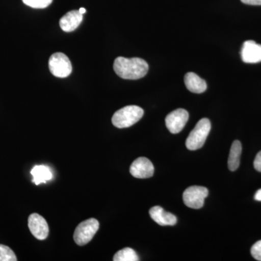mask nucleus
<instances>
[{"label":"nucleus","instance_id":"a211bd4d","mask_svg":"<svg viewBox=\"0 0 261 261\" xmlns=\"http://www.w3.org/2000/svg\"><path fill=\"white\" fill-rule=\"evenodd\" d=\"M24 4L36 9L47 8L53 3V0H22Z\"/></svg>","mask_w":261,"mask_h":261},{"label":"nucleus","instance_id":"6e6552de","mask_svg":"<svg viewBox=\"0 0 261 261\" xmlns=\"http://www.w3.org/2000/svg\"><path fill=\"white\" fill-rule=\"evenodd\" d=\"M28 226L34 238L44 240L49 234V226L46 220L37 214H32L29 217Z\"/></svg>","mask_w":261,"mask_h":261},{"label":"nucleus","instance_id":"39448f33","mask_svg":"<svg viewBox=\"0 0 261 261\" xmlns=\"http://www.w3.org/2000/svg\"><path fill=\"white\" fill-rule=\"evenodd\" d=\"M49 68L51 74L58 78L68 77L72 72L69 58L61 53H55L49 58Z\"/></svg>","mask_w":261,"mask_h":261},{"label":"nucleus","instance_id":"5701e85b","mask_svg":"<svg viewBox=\"0 0 261 261\" xmlns=\"http://www.w3.org/2000/svg\"><path fill=\"white\" fill-rule=\"evenodd\" d=\"M79 11L81 13H82V15L84 14V13L87 12V10H86L85 8H81L80 10H79Z\"/></svg>","mask_w":261,"mask_h":261},{"label":"nucleus","instance_id":"0eeeda50","mask_svg":"<svg viewBox=\"0 0 261 261\" xmlns=\"http://www.w3.org/2000/svg\"><path fill=\"white\" fill-rule=\"evenodd\" d=\"M189 113L186 110L179 109L173 111L170 113L166 116V124L168 130L171 133L176 134L179 133L182 129L185 128V125L188 121Z\"/></svg>","mask_w":261,"mask_h":261},{"label":"nucleus","instance_id":"1a4fd4ad","mask_svg":"<svg viewBox=\"0 0 261 261\" xmlns=\"http://www.w3.org/2000/svg\"><path fill=\"white\" fill-rule=\"evenodd\" d=\"M154 166L147 158L141 157L136 159L130 167V173L134 177L147 178L154 174Z\"/></svg>","mask_w":261,"mask_h":261},{"label":"nucleus","instance_id":"7ed1b4c3","mask_svg":"<svg viewBox=\"0 0 261 261\" xmlns=\"http://www.w3.org/2000/svg\"><path fill=\"white\" fill-rule=\"evenodd\" d=\"M211 121L207 118H202L190 132L186 140V147L190 150L201 148L205 144L206 139L210 133Z\"/></svg>","mask_w":261,"mask_h":261},{"label":"nucleus","instance_id":"4468645a","mask_svg":"<svg viewBox=\"0 0 261 261\" xmlns=\"http://www.w3.org/2000/svg\"><path fill=\"white\" fill-rule=\"evenodd\" d=\"M31 173L33 176V182L36 185H40V184L46 183L53 178V172H51L50 168L44 165L40 166H35Z\"/></svg>","mask_w":261,"mask_h":261},{"label":"nucleus","instance_id":"dca6fc26","mask_svg":"<svg viewBox=\"0 0 261 261\" xmlns=\"http://www.w3.org/2000/svg\"><path fill=\"white\" fill-rule=\"evenodd\" d=\"M113 260L138 261L140 260V257L133 249L130 248V247H126V248L119 250L115 254Z\"/></svg>","mask_w":261,"mask_h":261},{"label":"nucleus","instance_id":"6ab92c4d","mask_svg":"<svg viewBox=\"0 0 261 261\" xmlns=\"http://www.w3.org/2000/svg\"><path fill=\"white\" fill-rule=\"evenodd\" d=\"M250 252H251L252 256L255 260L261 261V240L252 245Z\"/></svg>","mask_w":261,"mask_h":261},{"label":"nucleus","instance_id":"20e7f679","mask_svg":"<svg viewBox=\"0 0 261 261\" xmlns=\"http://www.w3.org/2000/svg\"><path fill=\"white\" fill-rule=\"evenodd\" d=\"M99 221L97 219H89L78 225L75 229L73 240L80 246L88 244L99 229Z\"/></svg>","mask_w":261,"mask_h":261},{"label":"nucleus","instance_id":"2eb2a0df","mask_svg":"<svg viewBox=\"0 0 261 261\" xmlns=\"http://www.w3.org/2000/svg\"><path fill=\"white\" fill-rule=\"evenodd\" d=\"M242 153L241 142L235 140L231 145L230 149L229 156L228 159V169L231 171H236L240 164V156Z\"/></svg>","mask_w":261,"mask_h":261},{"label":"nucleus","instance_id":"ddd939ff","mask_svg":"<svg viewBox=\"0 0 261 261\" xmlns=\"http://www.w3.org/2000/svg\"><path fill=\"white\" fill-rule=\"evenodd\" d=\"M185 83L187 88L192 93H203L207 89V84L205 81L201 79L193 72H189L185 75Z\"/></svg>","mask_w":261,"mask_h":261},{"label":"nucleus","instance_id":"f3484780","mask_svg":"<svg viewBox=\"0 0 261 261\" xmlns=\"http://www.w3.org/2000/svg\"><path fill=\"white\" fill-rule=\"evenodd\" d=\"M15 252L9 247L0 245V261H16Z\"/></svg>","mask_w":261,"mask_h":261},{"label":"nucleus","instance_id":"9b49d317","mask_svg":"<svg viewBox=\"0 0 261 261\" xmlns=\"http://www.w3.org/2000/svg\"><path fill=\"white\" fill-rule=\"evenodd\" d=\"M83 20V15L79 10L68 12L60 20V27L65 32H71L75 30Z\"/></svg>","mask_w":261,"mask_h":261},{"label":"nucleus","instance_id":"423d86ee","mask_svg":"<svg viewBox=\"0 0 261 261\" xmlns=\"http://www.w3.org/2000/svg\"><path fill=\"white\" fill-rule=\"evenodd\" d=\"M208 195L206 187L192 186L186 189L183 194L185 205L190 208L200 209L204 205L205 199Z\"/></svg>","mask_w":261,"mask_h":261},{"label":"nucleus","instance_id":"aec40b11","mask_svg":"<svg viewBox=\"0 0 261 261\" xmlns=\"http://www.w3.org/2000/svg\"><path fill=\"white\" fill-rule=\"evenodd\" d=\"M254 168L256 171L261 172V151L257 154L254 161Z\"/></svg>","mask_w":261,"mask_h":261},{"label":"nucleus","instance_id":"f8f14e48","mask_svg":"<svg viewBox=\"0 0 261 261\" xmlns=\"http://www.w3.org/2000/svg\"><path fill=\"white\" fill-rule=\"evenodd\" d=\"M150 217L161 226H173L177 222L176 216L166 212L161 206H154L149 210Z\"/></svg>","mask_w":261,"mask_h":261},{"label":"nucleus","instance_id":"f257e3e1","mask_svg":"<svg viewBox=\"0 0 261 261\" xmlns=\"http://www.w3.org/2000/svg\"><path fill=\"white\" fill-rule=\"evenodd\" d=\"M113 68L116 74L123 80H137L145 76L149 65L141 58L118 57L115 60Z\"/></svg>","mask_w":261,"mask_h":261},{"label":"nucleus","instance_id":"f03ea898","mask_svg":"<svg viewBox=\"0 0 261 261\" xmlns=\"http://www.w3.org/2000/svg\"><path fill=\"white\" fill-rule=\"evenodd\" d=\"M143 115V109L139 106H126L114 113L112 123L118 128H128L140 121Z\"/></svg>","mask_w":261,"mask_h":261},{"label":"nucleus","instance_id":"412c9836","mask_svg":"<svg viewBox=\"0 0 261 261\" xmlns=\"http://www.w3.org/2000/svg\"><path fill=\"white\" fill-rule=\"evenodd\" d=\"M244 4L250 5H261V0H241Z\"/></svg>","mask_w":261,"mask_h":261},{"label":"nucleus","instance_id":"4be33fe9","mask_svg":"<svg viewBox=\"0 0 261 261\" xmlns=\"http://www.w3.org/2000/svg\"><path fill=\"white\" fill-rule=\"evenodd\" d=\"M254 198H255V200L260 201V202H261V189L257 190L255 196H254Z\"/></svg>","mask_w":261,"mask_h":261},{"label":"nucleus","instance_id":"9d476101","mask_svg":"<svg viewBox=\"0 0 261 261\" xmlns=\"http://www.w3.org/2000/svg\"><path fill=\"white\" fill-rule=\"evenodd\" d=\"M243 61L246 63H257L261 62V45L254 41L244 42L241 50Z\"/></svg>","mask_w":261,"mask_h":261}]
</instances>
